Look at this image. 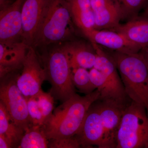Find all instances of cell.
I'll list each match as a JSON object with an SVG mask.
<instances>
[{"label":"cell","mask_w":148,"mask_h":148,"mask_svg":"<svg viewBox=\"0 0 148 148\" xmlns=\"http://www.w3.org/2000/svg\"><path fill=\"white\" fill-rule=\"evenodd\" d=\"M73 21L66 0H49L32 46L62 42L73 34Z\"/></svg>","instance_id":"obj_3"},{"label":"cell","mask_w":148,"mask_h":148,"mask_svg":"<svg viewBox=\"0 0 148 148\" xmlns=\"http://www.w3.org/2000/svg\"><path fill=\"white\" fill-rule=\"evenodd\" d=\"M116 148H148V116L142 105L131 101L125 108Z\"/></svg>","instance_id":"obj_4"},{"label":"cell","mask_w":148,"mask_h":148,"mask_svg":"<svg viewBox=\"0 0 148 148\" xmlns=\"http://www.w3.org/2000/svg\"><path fill=\"white\" fill-rule=\"evenodd\" d=\"M24 131L12 119L5 107L0 101V135L7 140L11 148H18Z\"/></svg>","instance_id":"obj_19"},{"label":"cell","mask_w":148,"mask_h":148,"mask_svg":"<svg viewBox=\"0 0 148 148\" xmlns=\"http://www.w3.org/2000/svg\"><path fill=\"white\" fill-rule=\"evenodd\" d=\"M122 7L125 17L132 18L138 16L139 12L148 6V0H118Z\"/></svg>","instance_id":"obj_23"},{"label":"cell","mask_w":148,"mask_h":148,"mask_svg":"<svg viewBox=\"0 0 148 148\" xmlns=\"http://www.w3.org/2000/svg\"><path fill=\"white\" fill-rule=\"evenodd\" d=\"M48 148H80L79 143L75 137L71 138L51 139L49 140Z\"/></svg>","instance_id":"obj_26"},{"label":"cell","mask_w":148,"mask_h":148,"mask_svg":"<svg viewBox=\"0 0 148 148\" xmlns=\"http://www.w3.org/2000/svg\"><path fill=\"white\" fill-rule=\"evenodd\" d=\"M29 46L23 41L0 42L1 78L22 66Z\"/></svg>","instance_id":"obj_15"},{"label":"cell","mask_w":148,"mask_h":148,"mask_svg":"<svg viewBox=\"0 0 148 148\" xmlns=\"http://www.w3.org/2000/svg\"><path fill=\"white\" fill-rule=\"evenodd\" d=\"M49 0H25L22 10V40L32 46Z\"/></svg>","instance_id":"obj_13"},{"label":"cell","mask_w":148,"mask_h":148,"mask_svg":"<svg viewBox=\"0 0 148 148\" xmlns=\"http://www.w3.org/2000/svg\"><path fill=\"white\" fill-rule=\"evenodd\" d=\"M142 48L148 47V18L141 16L112 29Z\"/></svg>","instance_id":"obj_17"},{"label":"cell","mask_w":148,"mask_h":148,"mask_svg":"<svg viewBox=\"0 0 148 148\" xmlns=\"http://www.w3.org/2000/svg\"><path fill=\"white\" fill-rule=\"evenodd\" d=\"M27 108L31 123L33 125L41 126L45 119L35 96L27 98Z\"/></svg>","instance_id":"obj_24"},{"label":"cell","mask_w":148,"mask_h":148,"mask_svg":"<svg viewBox=\"0 0 148 148\" xmlns=\"http://www.w3.org/2000/svg\"><path fill=\"white\" fill-rule=\"evenodd\" d=\"M35 97L45 120L53 112L54 98L50 92L47 93L42 90Z\"/></svg>","instance_id":"obj_25"},{"label":"cell","mask_w":148,"mask_h":148,"mask_svg":"<svg viewBox=\"0 0 148 148\" xmlns=\"http://www.w3.org/2000/svg\"><path fill=\"white\" fill-rule=\"evenodd\" d=\"M90 42L114 51L124 53H138L142 48L130 41L117 32L110 30L94 29L85 35Z\"/></svg>","instance_id":"obj_14"},{"label":"cell","mask_w":148,"mask_h":148,"mask_svg":"<svg viewBox=\"0 0 148 148\" xmlns=\"http://www.w3.org/2000/svg\"><path fill=\"white\" fill-rule=\"evenodd\" d=\"M140 52L144 57L148 69V47L141 49Z\"/></svg>","instance_id":"obj_29"},{"label":"cell","mask_w":148,"mask_h":148,"mask_svg":"<svg viewBox=\"0 0 148 148\" xmlns=\"http://www.w3.org/2000/svg\"><path fill=\"white\" fill-rule=\"evenodd\" d=\"M46 80L51 86L50 93L62 103L75 94L72 79V69L64 46L55 49L43 59Z\"/></svg>","instance_id":"obj_5"},{"label":"cell","mask_w":148,"mask_h":148,"mask_svg":"<svg viewBox=\"0 0 148 148\" xmlns=\"http://www.w3.org/2000/svg\"><path fill=\"white\" fill-rule=\"evenodd\" d=\"M22 72L17 77V86L26 99L36 96L46 80L44 68L33 47L29 46L23 61Z\"/></svg>","instance_id":"obj_7"},{"label":"cell","mask_w":148,"mask_h":148,"mask_svg":"<svg viewBox=\"0 0 148 148\" xmlns=\"http://www.w3.org/2000/svg\"><path fill=\"white\" fill-rule=\"evenodd\" d=\"M95 18V29L112 30L125 17L118 0H90Z\"/></svg>","instance_id":"obj_12"},{"label":"cell","mask_w":148,"mask_h":148,"mask_svg":"<svg viewBox=\"0 0 148 148\" xmlns=\"http://www.w3.org/2000/svg\"><path fill=\"white\" fill-rule=\"evenodd\" d=\"M89 74L91 82L95 86L96 89L100 92L99 99L115 101L114 100L113 94L110 88L102 73L95 68H92L90 69Z\"/></svg>","instance_id":"obj_22"},{"label":"cell","mask_w":148,"mask_h":148,"mask_svg":"<svg viewBox=\"0 0 148 148\" xmlns=\"http://www.w3.org/2000/svg\"><path fill=\"white\" fill-rule=\"evenodd\" d=\"M99 100L104 130L103 148H116L118 131L123 111L128 104L124 106L111 100Z\"/></svg>","instance_id":"obj_10"},{"label":"cell","mask_w":148,"mask_h":148,"mask_svg":"<svg viewBox=\"0 0 148 148\" xmlns=\"http://www.w3.org/2000/svg\"><path fill=\"white\" fill-rule=\"evenodd\" d=\"M100 97L97 89L84 96L75 93L58 106L41 126L48 140L75 137L88 109Z\"/></svg>","instance_id":"obj_1"},{"label":"cell","mask_w":148,"mask_h":148,"mask_svg":"<svg viewBox=\"0 0 148 148\" xmlns=\"http://www.w3.org/2000/svg\"><path fill=\"white\" fill-rule=\"evenodd\" d=\"M25 0H15L7 8L0 10V42L22 40V10Z\"/></svg>","instance_id":"obj_11"},{"label":"cell","mask_w":148,"mask_h":148,"mask_svg":"<svg viewBox=\"0 0 148 148\" xmlns=\"http://www.w3.org/2000/svg\"><path fill=\"white\" fill-rule=\"evenodd\" d=\"M99 99L88 109L79 131L75 136L81 147L103 148V130Z\"/></svg>","instance_id":"obj_9"},{"label":"cell","mask_w":148,"mask_h":148,"mask_svg":"<svg viewBox=\"0 0 148 148\" xmlns=\"http://www.w3.org/2000/svg\"><path fill=\"white\" fill-rule=\"evenodd\" d=\"M73 21L84 34L95 29V18L90 0H66Z\"/></svg>","instance_id":"obj_18"},{"label":"cell","mask_w":148,"mask_h":148,"mask_svg":"<svg viewBox=\"0 0 148 148\" xmlns=\"http://www.w3.org/2000/svg\"><path fill=\"white\" fill-rule=\"evenodd\" d=\"M18 75L10 73L1 78L0 99L10 117L24 131L32 124L29 118L27 100L17 86Z\"/></svg>","instance_id":"obj_6"},{"label":"cell","mask_w":148,"mask_h":148,"mask_svg":"<svg viewBox=\"0 0 148 148\" xmlns=\"http://www.w3.org/2000/svg\"><path fill=\"white\" fill-rule=\"evenodd\" d=\"M72 79L75 87L86 95L90 94L96 89L90 80L89 71L86 69L79 68L73 69Z\"/></svg>","instance_id":"obj_21"},{"label":"cell","mask_w":148,"mask_h":148,"mask_svg":"<svg viewBox=\"0 0 148 148\" xmlns=\"http://www.w3.org/2000/svg\"><path fill=\"white\" fill-rule=\"evenodd\" d=\"M120 75L130 99L146 109L148 116V69L142 53L108 52Z\"/></svg>","instance_id":"obj_2"},{"label":"cell","mask_w":148,"mask_h":148,"mask_svg":"<svg viewBox=\"0 0 148 148\" xmlns=\"http://www.w3.org/2000/svg\"><path fill=\"white\" fill-rule=\"evenodd\" d=\"M141 16L148 18V6L144 10V11L142 13Z\"/></svg>","instance_id":"obj_30"},{"label":"cell","mask_w":148,"mask_h":148,"mask_svg":"<svg viewBox=\"0 0 148 148\" xmlns=\"http://www.w3.org/2000/svg\"><path fill=\"white\" fill-rule=\"evenodd\" d=\"M14 1L13 0H0V10L7 8Z\"/></svg>","instance_id":"obj_27"},{"label":"cell","mask_w":148,"mask_h":148,"mask_svg":"<svg viewBox=\"0 0 148 148\" xmlns=\"http://www.w3.org/2000/svg\"><path fill=\"white\" fill-rule=\"evenodd\" d=\"M0 148H11L8 141L4 137L0 135Z\"/></svg>","instance_id":"obj_28"},{"label":"cell","mask_w":148,"mask_h":148,"mask_svg":"<svg viewBox=\"0 0 148 148\" xmlns=\"http://www.w3.org/2000/svg\"><path fill=\"white\" fill-rule=\"evenodd\" d=\"M48 143L41 127L32 124L24 131L18 148H48Z\"/></svg>","instance_id":"obj_20"},{"label":"cell","mask_w":148,"mask_h":148,"mask_svg":"<svg viewBox=\"0 0 148 148\" xmlns=\"http://www.w3.org/2000/svg\"><path fill=\"white\" fill-rule=\"evenodd\" d=\"M96 53V58L93 68L101 71L110 88L114 100L116 102L127 106L131 100L127 96L117 69L108 52L104 50L101 46L91 42Z\"/></svg>","instance_id":"obj_8"},{"label":"cell","mask_w":148,"mask_h":148,"mask_svg":"<svg viewBox=\"0 0 148 148\" xmlns=\"http://www.w3.org/2000/svg\"><path fill=\"white\" fill-rule=\"evenodd\" d=\"M69 56L72 70L79 68L91 69L94 67L96 53L92 44L73 42L64 46Z\"/></svg>","instance_id":"obj_16"}]
</instances>
